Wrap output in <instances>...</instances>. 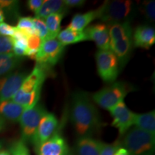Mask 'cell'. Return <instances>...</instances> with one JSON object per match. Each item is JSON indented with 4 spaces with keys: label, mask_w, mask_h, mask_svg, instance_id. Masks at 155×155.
Wrapping results in <instances>:
<instances>
[{
    "label": "cell",
    "mask_w": 155,
    "mask_h": 155,
    "mask_svg": "<svg viewBox=\"0 0 155 155\" xmlns=\"http://www.w3.org/2000/svg\"><path fill=\"white\" fill-rule=\"evenodd\" d=\"M69 114L71 123L79 137H91L103 125L99 111L86 92L78 91L73 93Z\"/></svg>",
    "instance_id": "1"
},
{
    "label": "cell",
    "mask_w": 155,
    "mask_h": 155,
    "mask_svg": "<svg viewBox=\"0 0 155 155\" xmlns=\"http://www.w3.org/2000/svg\"><path fill=\"white\" fill-rule=\"evenodd\" d=\"M50 73L38 63L25 79L22 86L12 100L23 106L25 109L38 104L45 81Z\"/></svg>",
    "instance_id": "2"
},
{
    "label": "cell",
    "mask_w": 155,
    "mask_h": 155,
    "mask_svg": "<svg viewBox=\"0 0 155 155\" xmlns=\"http://www.w3.org/2000/svg\"><path fill=\"white\" fill-rule=\"evenodd\" d=\"M98 19L107 25L129 22L135 14V4L129 0L106 1L98 7Z\"/></svg>",
    "instance_id": "3"
},
{
    "label": "cell",
    "mask_w": 155,
    "mask_h": 155,
    "mask_svg": "<svg viewBox=\"0 0 155 155\" xmlns=\"http://www.w3.org/2000/svg\"><path fill=\"white\" fill-rule=\"evenodd\" d=\"M121 145L130 155H145L154 152L155 135L134 127L124 135Z\"/></svg>",
    "instance_id": "4"
},
{
    "label": "cell",
    "mask_w": 155,
    "mask_h": 155,
    "mask_svg": "<svg viewBox=\"0 0 155 155\" xmlns=\"http://www.w3.org/2000/svg\"><path fill=\"white\" fill-rule=\"evenodd\" d=\"M134 90L130 84L118 81L108 84L92 95L91 99L100 107L109 111L111 108L123 101L129 92Z\"/></svg>",
    "instance_id": "5"
},
{
    "label": "cell",
    "mask_w": 155,
    "mask_h": 155,
    "mask_svg": "<svg viewBox=\"0 0 155 155\" xmlns=\"http://www.w3.org/2000/svg\"><path fill=\"white\" fill-rule=\"evenodd\" d=\"M63 46L57 38L42 40L35 56V61L50 73H53V68L61 61L65 52Z\"/></svg>",
    "instance_id": "6"
},
{
    "label": "cell",
    "mask_w": 155,
    "mask_h": 155,
    "mask_svg": "<svg viewBox=\"0 0 155 155\" xmlns=\"http://www.w3.org/2000/svg\"><path fill=\"white\" fill-rule=\"evenodd\" d=\"M98 73L104 82L114 83L121 71L117 58L110 50H98L96 53Z\"/></svg>",
    "instance_id": "7"
},
{
    "label": "cell",
    "mask_w": 155,
    "mask_h": 155,
    "mask_svg": "<svg viewBox=\"0 0 155 155\" xmlns=\"http://www.w3.org/2000/svg\"><path fill=\"white\" fill-rule=\"evenodd\" d=\"M46 112L45 107L40 104L27 108L23 112L19 122L22 134L21 139L25 143L26 141H32L40 119Z\"/></svg>",
    "instance_id": "8"
},
{
    "label": "cell",
    "mask_w": 155,
    "mask_h": 155,
    "mask_svg": "<svg viewBox=\"0 0 155 155\" xmlns=\"http://www.w3.org/2000/svg\"><path fill=\"white\" fill-rule=\"evenodd\" d=\"M113 118L111 125L119 130L120 136H124L134 125L135 114L129 109L124 101H121L109 110Z\"/></svg>",
    "instance_id": "9"
},
{
    "label": "cell",
    "mask_w": 155,
    "mask_h": 155,
    "mask_svg": "<svg viewBox=\"0 0 155 155\" xmlns=\"http://www.w3.org/2000/svg\"><path fill=\"white\" fill-rule=\"evenodd\" d=\"M61 126H58L55 134L49 139L35 147L36 155H68L69 154L68 146L61 133Z\"/></svg>",
    "instance_id": "10"
},
{
    "label": "cell",
    "mask_w": 155,
    "mask_h": 155,
    "mask_svg": "<svg viewBox=\"0 0 155 155\" xmlns=\"http://www.w3.org/2000/svg\"><path fill=\"white\" fill-rule=\"evenodd\" d=\"M28 75L26 73L17 71L0 78V103L13 98Z\"/></svg>",
    "instance_id": "11"
},
{
    "label": "cell",
    "mask_w": 155,
    "mask_h": 155,
    "mask_svg": "<svg viewBox=\"0 0 155 155\" xmlns=\"http://www.w3.org/2000/svg\"><path fill=\"white\" fill-rule=\"evenodd\" d=\"M58 126L59 123L55 114L46 112L40 119L33 139L31 141L34 147L39 146L49 139L55 134Z\"/></svg>",
    "instance_id": "12"
},
{
    "label": "cell",
    "mask_w": 155,
    "mask_h": 155,
    "mask_svg": "<svg viewBox=\"0 0 155 155\" xmlns=\"http://www.w3.org/2000/svg\"><path fill=\"white\" fill-rule=\"evenodd\" d=\"M87 40L95 42L98 50H110V36L108 25L104 23L92 25L84 30Z\"/></svg>",
    "instance_id": "13"
},
{
    "label": "cell",
    "mask_w": 155,
    "mask_h": 155,
    "mask_svg": "<svg viewBox=\"0 0 155 155\" xmlns=\"http://www.w3.org/2000/svg\"><path fill=\"white\" fill-rule=\"evenodd\" d=\"M133 48L132 37H128L116 41H110V50L117 58L121 71L129 62Z\"/></svg>",
    "instance_id": "14"
},
{
    "label": "cell",
    "mask_w": 155,
    "mask_h": 155,
    "mask_svg": "<svg viewBox=\"0 0 155 155\" xmlns=\"http://www.w3.org/2000/svg\"><path fill=\"white\" fill-rule=\"evenodd\" d=\"M134 48L150 49L155 43V30L147 25L137 26L132 32Z\"/></svg>",
    "instance_id": "15"
},
{
    "label": "cell",
    "mask_w": 155,
    "mask_h": 155,
    "mask_svg": "<svg viewBox=\"0 0 155 155\" xmlns=\"http://www.w3.org/2000/svg\"><path fill=\"white\" fill-rule=\"evenodd\" d=\"M103 142L92 137H81L75 144L77 155H99Z\"/></svg>",
    "instance_id": "16"
},
{
    "label": "cell",
    "mask_w": 155,
    "mask_h": 155,
    "mask_svg": "<svg viewBox=\"0 0 155 155\" xmlns=\"http://www.w3.org/2000/svg\"><path fill=\"white\" fill-rule=\"evenodd\" d=\"M25 108L12 100L0 103V116L4 119L12 122H18Z\"/></svg>",
    "instance_id": "17"
},
{
    "label": "cell",
    "mask_w": 155,
    "mask_h": 155,
    "mask_svg": "<svg viewBox=\"0 0 155 155\" xmlns=\"http://www.w3.org/2000/svg\"><path fill=\"white\" fill-rule=\"evenodd\" d=\"M68 9L62 0H47L44 1L42 7L35 14V17L45 19L55 13H62L66 15Z\"/></svg>",
    "instance_id": "18"
},
{
    "label": "cell",
    "mask_w": 155,
    "mask_h": 155,
    "mask_svg": "<svg viewBox=\"0 0 155 155\" xmlns=\"http://www.w3.org/2000/svg\"><path fill=\"white\" fill-rule=\"evenodd\" d=\"M98 9L91 10L83 14H76L73 17L68 27L75 31H83L88 28L89 24L96 19H98Z\"/></svg>",
    "instance_id": "19"
},
{
    "label": "cell",
    "mask_w": 155,
    "mask_h": 155,
    "mask_svg": "<svg viewBox=\"0 0 155 155\" xmlns=\"http://www.w3.org/2000/svg\"><path fill=\"white\" fill-rule=\"evenodd\" d=\"M134 125L141 130L155 135L154 110L144 114H136Z\"/></svg>",
    "instance_id": "20"
},
{
    "label": "cell",
    "mask_w": 155,
    "mask_h": 155,
    "mask_svg": "<svg viewBox=\"0 0 155 155\" xmlns=\"http://www.w3.org/2000/svg\"><path fill=\"white\" fill-rule=\"evenodd\" d=\"M57 39L65 47L69 45L78 43L87 40L84 31H75L68 27L59 32Z\"/></svg>",
    "instance_id": "21"
},
{
    "label": "cell",
    "mask_w": 155,
    "mask_h": 155,
    "mask_svg": "<svg viewBox=\"0 0 155 155\" xmlns=\"http://www.w3.org/2000/svg\"><path fill=\"white\" fill-rule=\"evenodd\" d=\"M110 41H116L121 39L132 37L133 30L130 22H124L108 25Z\"/></svg>",
    "instance_id": "22"
},
{
    "label": "cell",
    "mask_w": 155,
    "mask_h": 155,
    "mask_svg": "<svg viewBox=\"0 0 155 155\" xmlns=\"http://www.w3.org/2000/svg\"><path fill=\"white\" fill-rule=\"evenodd\" d=\"M21 61L22 58L17 57L13 53H0V78L12 72Z\"/></svg>",
    "instance_id": "23"
},
{
    "label": "cell",
    "mask_w": 155,
    "mask_h": 155,
    "mask_svg": "<svg viewBox=\"0 0 155 155\" xmlns=\"http://www.w3.org/2000/svg\"><path fill=\"white\" fill-rule=\"evenodd\" d=\"M65 16V14L55 13L44 19L48 30V36L46 39L57 38L58 34L61 32L62 20Z\"/></svg>",
    "instance_id": "24"
},
{
    "label": "cell",
    "mask_w": 155,
    "mask_h": 155,
    "mask_svg": "<svg viewBox=\"0 0 155 155\" xmlns=\"http://www.w3.org/2000/svg\"><path fill=\"white\" fill-rule=\"evenodd\" d=\"M42 43V40L38 35L34 34L28 38V48L25 52V56L31 59H35L36 54Z\"/></svg>",
    "instance_id": "25"
},
{
    "label": "cell",
    "mask_w": 155,
    "mask_h": 155,
    "mask_svg": "<svg viewBox=\"0 0 155 155\" xmlns=\"http://www.w3.org/2000/svg\"><path fill=\"white\" fill-rule=\"evenodd\" d=\"M17 28L19 29L24 32V33L28 37L32 35L36 34L34 28L33 17H19L17 22Z\"/></svg>",
    "instance_id": "26"
},
{
    "label": "cell",
    "mask_w": 155,
    "mask_h": 155,
    "mask_svg": "<svg viewBox=\"0 0 155 155\" xmlns=\"http://www.w3.org/2000/svg\"><path fill=\"white\" fill-rule=\"evenodd\" d=\"M11 155H30L26 143L22 139L15 141L9 149Z\"/></svg>",
    "instance_id": "27"
},
{
    "label": "cell",
    "mask_w": 155,
    "mask_h": 155,
    "mask_svg": "<svg viewBox=\"0 0 155 155\" xmlns=\"http://www.w3.org/2000/svg\"><path fill=\"white\" fill-rule=\"evenodd\" d=\"M33 24L36 35H38L40 37V39L42 40V41L45 40L48 36V30L47 26H46L45 25V22L44 19L34 17Z\"/></svg>",
    "instance_id": "28"
},
{
    "label": "cell",
    "mask_w": 155,
    "mask_h": 155,
    "mask_svg": "<svg viewBox=\"0 0 155 155\" xmlns=\"http://www.w3.org/2000/svg\"><path fill=\"white\" fill-rule=\"evenodd\" d=\"M155 2L144 1L141 6V12L147 20L154 22L155 19Z\"/></svg>",
    "instance_id": "29"
},
{
    "label": "cell",
    "mask_w": 155,
    "mask_h": 155,
    "mask_svg": "<svg viewBox=\"0 0 155 155\" xmlns=\"http://www.w3.org/2000/svg\"><path fill=\"white\" fill-rule=\"evenodd\" d=\"M12 38L0 35V53H12Z\"/></svg>",
    "instance_id": "30"
},
{
    "label": "cell",
    "mask_w": 155,
    "mask_h": 155,
    "mask_svg": "<svg viewBox=\"0 0 155 155\" xmlns=\"http://www.w3.org/2000/svg\"><path fill=\"white\" fill-rule=\"evenodd\" d=\"M120 147H121V141H116L112 144H106L103 142L99 155H114L116 150Z\"/></svg>",
    "instance_id": "31"
},
{
    "label": "cell",
    "mask_w": 155,
    "mask_h": 155,
    "mask_svg": "<svg viewBox=\"0 0 155 155\" xmlns=\"http://www.w3.org/2000/svg\"><path fill=\"white\" fill-rule=\"evenodd\" d=\"M18 2L11 1V0H0V9H2L4 12L5 11L9 12H15L17 10Z\"/></svg>",
    "instance_id": "32"
},
{
    "label": "cell",
    "mask_w": 155,
    "mask_h": 155,
    "mask_svg": "<svg viewBox=\"0 0 155 155\" xmlns=\"http://www.w3.org/2000/svg\"><path fill=\"white\" fill-rule=\"evenodd\" d=\"M15 30H16V27H13L5 22L0 23V35H1L12 38L15 35Z\"/></svg>",
    "instance_id": "33"
},
{
    "label": "cell",
    "mask_w": 155,
    "mask_h": 155,
    "mask_svg": "<svg viewBox=\"0 0 155 155\" xmlns=\"http://www.w3.org/2000/svg\"><path fill=\"white\" fill-rule=\"evenodd\" d=\"M44 1L45 0H29L27 3V5H28V9L35 14L42 7Z\"/></svg>",
    "instance_id": "34"
},
{
    "label": "cell",
    "mask_w": 155,
    "mask_h": 155,
    "mask_svg": "<svg viewBox=\"0 0 155 155\" xmlns=\"http://www.w3.org/2000/svg\"><path fill=\"white\" fill-rule=\"evenodd\" d=\"M63 2L68 8L70 9L82 7L86 2V1H83V0H64Z\"/></svg>",
    "instance_id": "35"
},
{
    "label": "cell",
    "mask_w": 155,
    "mask_h": 155,
    "mask_svg": "<svg viewBox=\"0 0 155 155\" xmlns=\"http://www.w3.org/2000/svg\"><path fill=\"white\" fill-rule=\"evenodd\" d=\"M114 155H130L128 151L126 150L124 147H120L116 150V151L114 153Z\"/></svg>",
    "instance_id": "36"
},
{
    "label": "cell",
    "mask_w": 155,
    "mask_h": 155,
    "mask_svg": "<svg viewBox=\"0 0 155 155\" xmlns=\"http://www.w3.org/2000/svg\"><path fill=\"white\" fill-rule=\"evenodd\" d=\"M5 126V120L0 116V132L3 130Z\"/></svg>",
    "instance_id": "37"
},
{
    "label": "cell",
    "mask_w": 155,
    "mask_h": 155,
    "mask_svg": "<svg viewBox=\"0 0 155 155\" xmlns=\"http://www.w3.org/2000/svg\"><path fill=\"white\" fill-rule=\"evenodd\" d=\"M5 19V12H4L2 9H0V23L4 22Z\"/></svg>",
    "instance_id": "38"
},
{
    "label": "cell",
    "mask_w": 155,
    "mask_h": 155,
    "mask_svg": "<svg viewBox=\"0 0 155 155\" xmlns=\"http://www.w3.org/2000/svg\"><path fill=\"white\" fill-rule=\"evenodd\" d=\"M0 155H11L10 152L8 150H1L0 151Z\"/></svg>",
    "instance_id": "39"
},
{
    "label": "cell",
    "mask_w": 155,
    "mask_h": 155,
    "mask_svg": "<svg viewBox=\"0 0 155 155\" xmlns=\"http://www.w3.org/2000/svg\"><path fill=\"white\" fill-rule=\"evenodd\" d=\"M3 147V142L2 141H0V151L2 150V148Z\"/></svg>",
    "instance_id": "40"
},
{
    "label": "cell",
    "mask_w": 155,
    "mask_h": 155,
    "mask_svg": "<svg viewBox=\"0 0 155 155\" xmlns=\"http://www.w3.org/2000/svg\"><path fill=\"white\" fill-rule=\"evenodd\" d=\"M145 155H154V152H151V153H149V154H147Z\"/></svg>",
    "instance_id": "41"
},
{
    "label": "cell",
    "mask_w": 155,
    "mask_h": 155,
    "mask_svg": "<svg viewBox=\"0 0 155 155\" xmlns=\"http://www.w3.org/2000/svg\"><path fill=\"white\" fill-rule=\"evenodd\" d=\"M68 155H74V154H71V153H69V154H68Z\"/></svg>",
    "instance_id": "42"
}]
</instances>
